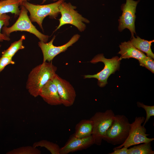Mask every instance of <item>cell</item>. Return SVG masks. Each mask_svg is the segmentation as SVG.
I'll use <instances>...</instances> for the list:
<instances>
[{"instance_id":"6da1fadb","label":"cell","mask_w":154,"mask_h":154,"mask_svg":"<svg viewBox=\"0 0 154 154\" xmlns=\"http://www.w3.org/2000/svg\"><path fill=\"white\" fill-rule=\"evenodd\" d=\"M57 70L52 61L42 62L33 68L28 75L26 85L30 94L35 98L39 96L42 87L52 79Z\"/></svg>"},{"instance_id":"7a4b0ae2","label":"cell","mask_w":154,"mask_h":154,"mask_svg":"<svg viewBox=\"0 0 154 154\" xmlns=\"http://www.w3.org/2000/svg\"><path fill=\"white\" fill-rule=\"evenodd\" d=\"M64 1L58 0L53 3L42 5H35L24 1L22 2L21 5L29 12V17L31 21L36 22L43 31L42 23L44 19L47 16L50 18L56 19L60 13L59 6Z\"/></svg>"},{"instance_id":"3957f363","label":"cell","mask_w":154,"mask_h":154,"mask_svg":"<svg viewBox=\"0 0 154 154\" xmlns=\"http://www.w3.org/2000/svg\"><path fill=\"white\" fill-rule=\"evenodd\" d=\"M131 123L123 115H115L113 122L108 129L103 140L113 145L123 144L128 137Z\"/></svg>"},{"instance_id":"277c9868","label":"cell","mask_w":154,"mask_h":154,"mask_svg":"<svg viewBox=\"0 0 154 154\" xmlns=\"http://www.w3.org/2000/svg\"><path fill=\"white\" fill-rule=\"evenodd\" d=\"M20 6V12L17 19L10 27L3 26L2 28V33L9 37L10 34L14 31H27L34 34L40 41L46 42L49 36L42 33L37 29L28 15V10L23 5Z\"/></svg>"},{"instance_id":"5b68a950","label":"cell","mask_w":154,"mask_h":154,"mask_svg":"<svg viewBox=\"0 0 154 154\" xmlns=\"http://www.w3.org/2000/svg\"><path fill=\"white\" fill-rule=\"evenodd\" d=\"M121 59L117 56L113 57L111 59L105 58L103 54H98L90 61L93 64L102 62L104 64V67L100 72L94 75H86L84 78H95L98 81V84L100 87H103L108 84L107 80L110 75L119 68Z\"/></svg>"},{"instance_id":"8992f818","label":"cell","mask_w":154,"mask_h":154,"mask_svg":"<svg viewBox=\"0 0 154 154\" xmlns=\"http://www.w3.org/2000/svg\"><path fill=\"white\" fill-rule=\"evenodd\" d=\"M115 115L111 109L96 112L90 119L92 121V135L94 144L100 145L106 131L112 123Z\"/></svg>"},{"instance_id":"52a82bcc","label":"cell","mask_w":154,"mask_h":154,"mask_svg":"<svg viewBox=\"0 0 154 154\" xmlns=\"http://www.w3.org/2000/svg\"><path fill=\"white\" fill-rule=\"evenodd\" d=\"M76 8L70 3H67L64 1L61 4L59 9L61 17L58 19L59 24L55 31L62 25L67 24L74 25L81 32L84 31L86 26L84 22L88 23L90 21L75 10Z\"/></svg>"},{"instance_id":"ba28073f","label":"cell","mask_w":154,"mask_h":154,"mask_svg":"<svg viewBox=\"0 0 154 154\" xmlns=\"http://www.w3.org/2000/svg\"><path fill=\"white\" fill-rule=\"evenodd\" d=\"M145 118L143 116L135 117L134 121L131 123V128L128 137L125 141L113 150L120 148L124 146L128 148L130 146L145 143L151 142L153 138L147 137L149 134L146 133V129L142 125Z\"/></svg>"},{"instance_id":"9c48e42d","label":"cell","mask_w":154,"mask_h":154,"mask_svg":"<svg viewBox=\"0 0 154 154\" xmlns=\"http://www.w3.org/2000/svg\"><path fill=\"white\" fill-rule=\"evenodd\" d=\"M139 0H126L125 3L121 6L122 11L121 15L118 19V30L121 32L125 29H128L131 32V38L136 34L135 30V13L137 5Z\"/></svg>"},{"instance_id":"30bf717a","label":"cell","mask_w":154,"mask_h":154,"mask_svg":"<svg viewBox=\"0 0 154 154\" xmlns=\"http://www.w3.org/2000/svg\"><path fill=\"white\" fill-rule=\"evenodd\" d=\"M55 37L56 36L54 35L48 42H44L41 41L38 42V45L43 54V62L47 61L49 62L52 61L56 56L65 51L69 47L76 42L79 39L80 35L78 34L74 35L66 43L59 46H55L53 44Z\"/></svg>"},{"instance_id":"8fae6325","label":"cell","mask_w":154,"mask_h":154,"mask_svg":"<svg viewBox=\"0 0 154 154\" xmlns=\"http://www.w3.org/2000/svg\"><path fill=\"white\" fill-rule=\"evenodd\" d=\"M52 80L57 86L62 104L66 107L72 105L76 96V92L73 86L56 74Z\"/></svg>"},{"instance_id":"7c38bea8","label":"cell","mask_w":154,"mask_h":154,"mask_svg":"<svg viewBox=\"0 0 154 154\" xmlns=\"http://www.w3.org/2000/svg\"><path fill=\"white\" fill-rule=\"evenodd\" d=\"M94 144L92 135L87 137L78 138L72 135L65 145L60 148V154H67L86 149Z\"/></svg>"},{"instance_id":"4fadbf2b","label":"cell","mask_w":154,"mask_h":154,"mask_svg":"<svg viewBox=\"0 0 154 154\" xmlns=\"http://www.w3.org/2000/svg\"><path fill=\"white\" fill-rule=\"evenodd\" d=\"M39 96L47 104L50 105L62 104L57 86L52 80L48 81L42 87Z\"/></svg>"},{"instance_id":"5bb4252c","label":"cell","mask_w":154,"mask_h":154,"mask_svg":"<svg viewBox=\"0 0 154 154\" xmlns=\"http://www.w3.org/2000/svg\"><path fill=\"white\" fill-rule=\"evenodd\" d=\"M119 47L120 50L118 53L121 55L120 58L121 60L133 58L139 60L147 56L143 52L135 48L130 41L121 42Z\"/></svg>"},{"instance_id":"9a60e30c","label":"cell","mask_w":154,"mask_h":154,"mask_svg":"<svg viewBox=\"0 0 154 154\" xmlns=\"http://www.w3.org/2000/svg\"><path fill=\"white\" fill-rule=\"evenodd\" d=\"M93 124L91 120L83 119L76 125L74 133L73 135L76 137L81 138L92 135Z\"/></svg>"},{"instance_id":"2e32d148","label":"cell","mask_w":154,"mask_h":154,"mask_svg":"<svg viewBox=\"0 0 154 154\" xmlns=\"http://www.w3.org/2000/svg\"><path fill=\"white\" fill-rule=\"evenodd\" d=\"M130 41L135 48L146 53L147 56L154 58V54L151 48L152 43L154 42V40L148 41L141 39L138 36H136V38L134 37L131 38Z\"/></svg>"},{"instance_id":"e0dca14e","label":"cell","mask_w":154,"mask_h":154,"mask_svg":"<svg viewBox=\"0 0 154 154\" xmlns=\"http://www.w3.org/2000/svg\"><path fill=\"white\" fill-rule=\"evenodd\" d=\"M20 5L19 0H1L0 15L11 13L19 15L20 12L19 7Z\"/></svg>"},{"instance_id":"ac0fdd59","label":"cell","mask_w":154,"mask_h":154,"mask_svg":"<svg viewBox=\"0 0 154 154\" xmlns=\"http://www.w3.org/2000/svg\"><path fill=\"white\" fill-rule=\"evenodd\" d=\"M25 38V36L23 35L18 40L12 43L8 48L2 52L1 56L13 57L19 50L24 48L23 42Z\"/></svg>"},{"instance_id":"d6986e66","label":"cell","mask_w":154,"mask_h":154,"mask_svg":"<svg viewBox=\"0 0 154 154\" xmlns=\"http://www.w3.org/2000/svg\"><path fill=\"white\" fill-rule=\"evenodd\" d=\"M151 142L145 143L128 149V154H154Z\"/></svg>"},{"instance_id":"ffe728a7","label":"cell","mask_w":154,"mask_h":154,"mask_svg":"<svg viewBox=\"0 0 154 154\" xmlns=\"http://www.w3.org/2000/svg\"><path fill=\"white\" fill-rule=\"evenodd\" d=\"M33 146L44 147L52 154H60V148L56 144L46 140H42L34 143Z\"/></svg>"},{"instance_id":"44dd1931","label":"cell","mask_w":154,"mask_h":154,"mask_svg":"<svg viewBox=\"0 0 154 154\" xmlns=\"http://www.w3.org/2000/svg\"><path fill=\"white\" fill-rule=\"evenodd\" d=\"M41 151L33 146H27L16 148L7 152L8 154H40Z\"/></svg>"},{"instance_id":"7402d4cb","label":"cell","mask_w":154,"mask_h":154,"mask_svg":"<svg viewBox=\"0 0 154 154\" xmlns=\"http://www.w3.org/2000/svg\"><path fill=\"white\" fill-rule=\"evenodd\" d=\"M10 19V17L6 14L0 15V42L10 40L9 37L1 33V29L3 26L9 25Z\"/></svg>"},{"instance_id":"603a6c76","label":"cell","mask_w":154,"mask_h":154,"mask_svg":"<svg viewBox=\"0 0 154 154\" xmlns=\"http://www.w3.org/2000/svg\"><path fill=\"white\" fill-rule=\"evenodd\" d=\"M137 104L138 107L143 108L145 111L146 117L143 125V126H144L151 117L154 116V106H147L145 105L143 103L140 102H137Z\"/></svg>"},{"instance_id":"cb8c5ba5","label":"cell","mask_w":154,"mask_h":154,"mask_svg":"<svg viewBox=\"0 0 154 154\" xmlns=\"http://www.w3.org/2000/svg\"><path fill=\"white\" fill-rule=\"evenodd\" d=\"M153 59L151 57L147 56L145 58L139 60V61L140 66L145 67L154 73V61Z\"/></svg>"},{"instance_id":"d4e9b609","label":"cell","mask_w":154,"mask_h":154,"mask_svg":"<svg viewBox=\"0 0 154 154\" xmlns=\"http://www.w3.org/2000/svg\"><path fill=\"white\" fill-rule=\"evenodd\" d=\"M12 57L1 56L0 58V73L7 65L15 64V62L12 60Z\"/></svg>"},{"instance_id":"484cf974","label":"cell","mask_w":154,"mask_h":154,"mask_svg":"<svg viewBox=\"0 0 154 154\" xmlns=\"http://www.w3.org/2000/svg\"><path fill=\"white\" fill-rule=\"evenodd\" d=\"M114 151L109 154H128V149L123 146L120 148L116 149L113 150Z\"/></svg>"},{"instance_id":"4316f807","label":"cell","mask_w":154,"mask_h":154,"mask_svg":"<svg viewBox=\"0 0 154 154\" xmlns=\"http://www.w3.org/2000/svg\"><path fill=\"white\" fill-rule=\"evenodd\" d=\"M27 0H19V1L20 3V4L21 5V3H22V2L23 1H27ZM46 0H44V1H45ZM52 1H57L58 0H52Z\"/></svg>"},{"instance_id":"83f0119b","label":"cell","mask_w":154,"mask_h":154,"mask_svg":"<svg viewBox=\"0 0 154 154\" xmlns=\"http://www.w3.org/2000/svg\"><path fill=\"white\" fill-rule=\"evenodd\" d=\"M1 45H0V47H1Z\"/></svg>"}]
</instances>
